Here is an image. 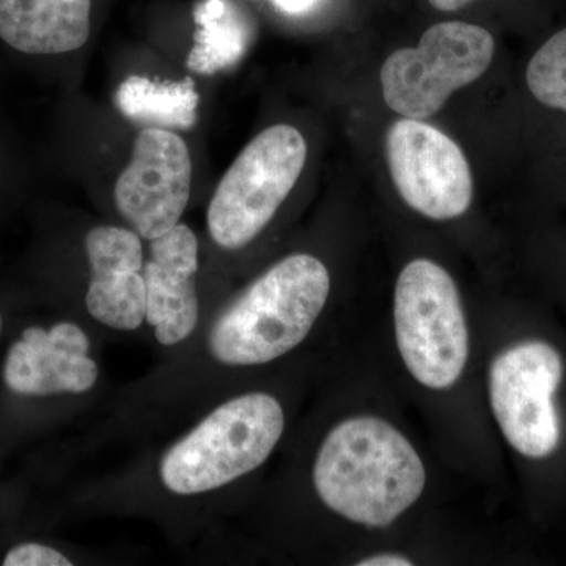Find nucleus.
<instances>
[{"instance_id": "6ab92c4d", "label": "nucleus", "mask_w": 566, "mask_h": 566, "mask_svg": "<svg viewBox=\"0 0 566 566\" xmlns=\"http://www.w3.org/2000/svg\"><path fill=\"white\" fill-rule=\"evenodd\" d=\"M488 2V0H427L431 9L444 14L460 13L475 3Z\"/></svg>"}, {"instance_id": "4468645a", "label": "nucleus", "mask_w": 566, "mask_h": 566, "mask_svg": "<svg viewBox=\"0 0 566 566\" xmlns=\"http://www.w3.org/2000/svg\"><path fill=\"white\" fill-rule=\"evenodd\" d=\"M199 102L191 77L175 82L132 76L115 93V103L123 115L167 132L192 128L199 117Z\"/></svg>"}, {"instance_id": "dca6fc26", "label": "nucleus", "mask_w": 566, "mask_h": 566, "mask_svg": "<svg viewBox=\"0 0 566 566\" xmlns=\"http://www.w3.org/2000/svg\"><path fill=\"white\" fill-rule=\"evenodd\" d=\"M526 81L536 102L566 112V28L535 52L528 62Z\"/></svg>"}, {"instance_id": "9b49d317", "label": "nucleus", "mask_w": 566, "mask_h": 566, "mask_svg": "<svg viewBox=\"0 0 566 566\" xmlns=\"http://www.w3.org/2000/svg\"><path fill=\"white\" fill-rule=\"evenodd\" d=\"M85 252L91 264L85 294L88 314L111 329H139L147 318L139 234L122 227H96L85 237Z\"/></svg>"}, {"instance_id": "6e6552de", "label": "nucleus", "mask_w": 566, "mask_h": 566, "mask_svg": "<svg viewBox=\"0 0 566 566\" xmlns=\"http://www.w3.org/2000/svg\"><path fill=\"white\" fill-rule=\"evenodd\" d=\"M386 159L401 199L423 218L452 221L471 208V167L441 129L417 118L394 122L386 134Z\"/></svg>"}, {"instance_id": "39448f33", "label": "nucleus", "mask_w": 566, "mask_h": 566, "mask_svg": "<svg viewBox=\"0 0 566 566\" xmlns=\"http://www.w3.org/2000/svg\"><path fill=\"white\" fill-rule=\"evenodd\" d=\"M307 159L303 134L290 125L264 129L223 175L210 207L208 232L219 248L251 244L293 191Z\"/></svg>"}, {"instance_id": "2eb2a0df", "label": "nucleus", "mask_w": 566, "mask_h": 566, "mask_svg": "<svg viewBox=\"0 0 566 566\" xmlns=\"http://www.w3.org/2000/svg\"><path fill=\"white\" fill-rule=\"evenodd\" d=\"M197 31L189 52L193 73L214 74L234 65L249 46L251 31L223 0H207L196 11Z\"/></svg>"}, {"instance_id": "f8f14e48", "label": "nucleus", "mask_w": 566, "mask_h": 566, "mask_svg": "<svg viewBox=\"0 0 566 566\" xmlns=\"http://www.w3.org/2000/svg\"><path fill=\"white\" fill-rule=\"evenodd\" d=\"M199 241L186 223H178L150 241V260L144 263L147 318L163 346L185 342L199 323Z\"/></svg>"}, {"instance_id": "4be33fe9", "label": "nucleus", "mask_w": 566, "mask_h": 566, "mask_svg": "<svg viewBox=\"0 0 566 566\" xmlns=\"http://www.w3.org/2000/svg\"><path fill=\"white\" fill-rule=\"evenodd\" d=\"M3 155H6V148H3V144L0 142V161H2Z\"/></svg>"}, {"instance_id": "ddd939ff", "label": "nucleus", "mask_w": 566, "mask_h": 566, "mask_svg": "<svg viewBox=\"0 0 566 566\" xmlns=\"http://www.w3.org/2000/svg\"><path fill=\"white\" fill-rule=\"evenodd\" d=\"M91 0H0V41L29 57L69 54L91 35Z\"/></svg>"}, {"instance_id": "423d86ee", "label": "nucleus", "mask_w": 566, "mask_h": 566, "mask_svg": "<svg viewBox=\"0 0 566 566\" xmlns=\"http://www.w3.org/2000/svg\"><path fill=\"white\" fill-rule=\"evenodd\" d=\"M494 51V36L482 25L464 20L436 22L416 48L394 51L382 63L379 81L385 102L401 117H433L453 93L486 73Z\"/></svg>"}, {"instance_id": "412c9836", "label": "nucleus", "mask_w": 566, "mask_h": 566, "mask_svg": "<svg viewBox=\"0 0 566 566\" xmlns=\"http://www.w3.org/2000/svg\"><path fill=\"white\" fill-rule=\"evenodd\" d=\"M6 315H3L2 307H0V338H2L3 333H6Z\"/></svg>"}, {"instance_id": "7ed1b4c3", "label": "nucleus", "mask_w": 566, "mask_h": 566, "mask_svg": "<svg viewBox=\"0 0 566 566\" xmlns=\"http://www.w3.org/2000/svg\"><path fill=\"white\" fill-rule=\"evenodd\" d=\"M285 423L274 395L251 392L226 401L164 453L163 485L177 495H197L243 479L273 455Z\"/></svg>"}, {"instance_id": "1a4fd4ad", "label": "nucleus", "mask_w": 566, "mask_h": 566, "mask_svg": "<svg viewBox=\"0 0 566 566\" xmlns=\"http://www.w3.org/2000/svg\"><path fill=\"white\" fill-rule=\"evenodd\" d=\"M191 178L185 140L167 129L147 128L137 136L132 163L115 185V203L134 232L151 241L180 223Z\"/></svg>"}, {"instance_id": "aec40b11", "label": "nucleus", "mask_w": 566, "mask_h": 566, "mask_svg": "<svg viewBox=\"0 0 566 566\" xmlns=\"http://www.w3.org/2000/svg\"><path fill=\"white\" fill-rule=\"evenodd\" d=\"M279 10L286 14H304L315 9L323 0H271Z\"/></svg>"}, {"instance_id": "f03ea898", "label": "nucleus", "mask_w": 566, "mask_h": 566, "mask_svg": "<svg viewBox=\"0 0 566 566\" xmlns=\"http://www.w3.org/2000/svg\"><path fill=\"white\" fill-rule=\"evenodd\" d=\"M331 293L326 264L293 253L252 282L212 323L208 349L227 367L274 363L314 329Z\"/></svg>"}, {"instance_id": "f3484780", "label": "nucleus", "mask_w": 566, "mask_h": 566, "mask_svg": "<svg viewBox=\"0 0 566 566\" xmlns=\"http://www.w3.org/2000/svg\"><path fill=\"white\" fill-rule=\"evenodd\" d=\"M3 566H71L62 551L40 542H22L10 546L0 560Z\"/></svg>"}, {"instance_id": "20e7f679", "label": "nucleus", "mask_w": 566, "mask_h": 566, "mask_svg": "<svg viewBox=\"0 0 566 566\" xmlns=\"http://www.w3.org/2000/svg\"><path fill=\"white\" fill-rule=\"evenodd\" d=\"M394 337L406 371L444 392L463 378L471 354L468 316L455 279L430 259L401 268L395 282Z\"/></svg>"}, {"instance_id": "f257e3e1", "label": "nucleus", "mask_w": 566, "mask_h": 566, "mask_svg": "<svg viewBox=\"0 0 566 566\" xmlns=\"http://www.w3.org/2000/svg\"><path fill=\"white\" fill-rule=\"evenodd\" d=\"M312 482L335 516L354 526L386 528L422 499L428 472L397 424L381 416L354 415L324 436Z\"/></svg>"}, {"instance_id": "0eeeda50", "label": "nucleus", "mask_w": 566, "mask_h": 566, "mask_svg": "<svg viewBox=\"0 0 566 566\" xmlns=\"http://www.w3.org/2000/svg\"><path fill=\"white\" fill-rule=\"evenodd\" d=\"M565 376L560 352L526 338L495 354L488 368V401L506 444L527 460H546L562 441L556 395Z\"/></svg>"}, {"instance_id": "a211bd4d", "label": "nucleus", "mask_w": 566, "mask_h": 566, "mask_svg": "<svg viewBox=\"0 0 566 566\" xmlns=\"http://www.w3.org/2000/svg\"><path fill=\"white\" fill-rule=\"evenodd\" d=\"M357 566H411L415 560L406 554L395 553V551H385V553H375L370 556L360 557L356 562Z\"/></svg>"}, {"instance_id": "9d476101", "label": "nucleus", "mask_w": 566, "mask_h": 566, "mask_svg": "<svg viewBox=\"0 0 566 566\" xmlns=\"http://www.w3.org/2000/svg\"><path fill=\"white\" fill-rule=\"evenodd\" d=\"M88 353L91 340L76 323L29 324L7 348L0 378L17 398L85 394L99 375Z\"/></svg>"}]
</instances>
